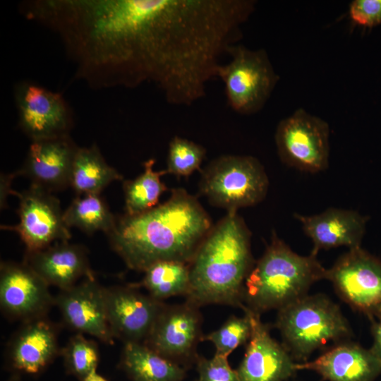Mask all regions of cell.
Returning a JSON list of instances; mask_svg holds the SVG:
<instances>
[{
  "mask_svg": "<svg viewBox=\"0 0 381 381\" xmlns=\"http://www.w3.org/2000/svg\"><path fill=\"white\" fill-rule=\"evenodd\" d=\"M105 301L111 334L125 344L144 343L165 306L133 285L105 288Z\"/></svg>",
  "mask_w": 381,
  "mask_h": 381,
  "instance_id": "11",
  "label": "cell"
},
{
  "mask_svg": "<svg viewBox=\"0 0 381 381\" xmlns=\"http://www.w3.org/2000/svg\"><path fill=\"white\" fill-rule=\"evenodd\" d=\"M227 54L231 60L219 66L217 77L224 84L228 104L240 114H255L266 104L279 76L265 49L251 50L236 44Z\"/></svg>",
  "mask_w": 381,
  "mask_h": 381,
  "instance_id": "6",
  "label": "cell"
},
{
  "mask_svg": "<svg viewBox=\"0 0 381 381\" xmlns=\"http://www.w3.org/2000/svg\"><path fill=\"white\" fill-rule=\"evenodd\" d=\"M63 356L69 372L83 381L96 370L99 361L97 347L80 333L70 339L63 350Z\"/></svg>",
  "mask_w": 381,
  "mask_h": 381,
  "instance_id": "27",
  "label": "cell"
},
{
  "mask_svg": "<svg viewBox=\"0 0 381 381\" xmlns=\"http://www.w3.org/2000/svg\"><path fill=\"white\" fill-rule=\"evenodd\" d=\"M122 365L134 381H181L185 372L143 343H126Z\"/></svg>",
  "mask_w": 381,
  "mask_h": 381,
  "instance_id": "21",
  "label": "cell"
},
{
  "mask_svg": "<svg viewBox=\"0 0 381 381\" xmlns=\"http://www.w3.org/2000/svg\"><path fill=\"white\" fill-rule=\"evenodd\" d=\"M84 381H107L102 376L96 373V370L93 371Z\"/></svg>",
  "mask_w": 381,
  "mask_h": 381,
  "instance_id": "32",
  "label": "cell"
},
{
  "mask_svg": "<svg viewBox=\"0 0 381 381\" xmlns=\"http://www.w3.org/2000/svg\"><path fill=\"white\" fill-rule=\"evenodd\" d=\"M236 212L228 211L212 228L189 263L186 301L198 307L243 306L245 281L254 263L250 233Z\"/></svg>",
  "mask_w": 381,
  "mask_h": 381,
  "instance_id": "2",
  "label": "cell"
},
{
  "mask_svg": "<svg viewBox=\"0 0 381 381\" xmlns=\"http://www.w3.org/2000/svg\"><path fill=\"white\" fill-rule=\"evenodd\" d=\"M276 325L292 358L305 362L315 350L351 334L339 308L321 294L306 295L278 310Z\"/></svg>",
  "mask_w": 381,
  "mask_h": 381,
  "instance_id": "4",
  "label": "cell"
},
{
  "mask_svg": "<svg viewBox=\"0 0 381 381\" xmlns=\"http://www.w3.org/2000/svg\"><path fill=\"white\" fill-rule=\"evenodd\" d=\"M294 218L311 239L312 253L316 255L321 249L360 247L366 223L365 217L356 211L334 207L310 216L296 213Z\"/></svg>",
  "mask_w": 381,
  "mask_h": 381,
  "instance_id": "17",
  "label": "cell"
},
{
  "mask_svg": "<svg viewBox=\"0 0 381 381\" xmlns=\"http://www.w3.org/2000/svg\"><path fill=\"white\" fill-rule=\"evenodd\" d=\"M154 164L153 159L145 162L144 171L139 176L123 182L125 214L135 216L154 208L159 197L167 190L160 179L167 174V171H154Z\"/></svg>",
  "mask_w": 381,
  "mask_h": 381,
  "instance_id": "25",
  "label": "cell"
},
{
  "mask_svg": "<svg viewBox=\"0 0 381 381\" xmlns=\"http://www.w3.org/2000/svg\"><path fill=\"white\" fill-rule=\"evenodd\" d=\"M371 321L373 344L370 350L381 361V318Z\"/></svg>",
  "mask_w": 381,
  "mask_h": 381,
  "instance_id": "31",
  "label": "cell"
},
{
  "mask_svg": "<svg viewBox=\"0 0 381 381\" xmlns=\"http://www.w3.org/2000/svg\"><path fill=\"white\" fill-rule=\"evenodd\" d=\"M274 139L280 159L289 167L310 173L328 167L329 127L320 117L298 109L279 123Z\"/></svg>",
  "mask_w": 381,
  "mask_h": 381,
  "instance_id": "7",
  "label": "cell"
},
{
  "mask_svg": "<svg viewBox=\"0 0 381 381\" xmlns=\"http://www.w3.org/2000/svg\"><path fill=\"white\" fill-rule=\"evenodd\" d=\"M78 147L69 135L32 141L20 170L32 185L49 192L70 186L71 170Z\"/></svg>",
  "mask_w": 381,
  "mask_h": 381,
  "instance_id": "16",
  "label": "cell"
},
{
  "mask_svg": "<svg viewBox=\"0 0 381 381\" xmlns=\"http://www.w3.org/2000/svg\"><path fill=\"white\" fill-rule=\"evenodd\" d=\"M227 356L215 354L211 359L200 358L199 381H241L237 370L229 365Z\"/></svg>",
  "mask_w": 381,
  "mask_h": 381,
  "instance_id": "29",
  "label": "cell"
},
{
  "mask_svg": "<svg viewBox=\"0 0 381 381\" xmlns=\"http://www.w3.org/2000/svg\"><path fill=\"white\" fill-rule=\"evenodd\" d=\"M58 351L55 327L42 317L30 320L16 334L9 347L13 366L37 373L54 358Z\"/></svg>",
  "mask_w": 381,
  "mask_h": 381,
  "instance_id": "20",
  "label": "cell"
},
{
  "mask_svg": "<svg viewBox=\"0 0 381 381\" xmlns=\"http://www.w3.org/2000/svg\"><path fill=\"white\" fill-rule=\"evenodd\" d=\"M25 262L48 285H54L61 290L74 286L82 277H94L84 248L68 241L56 242L42 250L27 252Z\"/></svg>",
  "mask_w": 381,
  "mask_h": 381,
  "instance_id": "19",
  "label": "cell"
},
{
  "mask_svg": "<svg viewBox=\"0 0 381 381\" xmlns=\"http://www.w3.org/2000/svg\"><path fill=\"white\" fill-rule=\"evenodd\" d=\"M14 95L20 127L32 141L68 135L72 114L61 94L32 82H21Z\"/></svg>",
  "mask_w": 381,
  "mask_h": 381,
  "instance_id": "10",
  "label": "cell"
},
{
  "mask_svg": "<svg viewBox=\"0 0 381 381\" xmlns=\"http://www.w3.org/2000/svg\"><path fill=\"white\" fill-rule=\"evenodd\" d=\"M316 254L294 252L275 233L262 257L254 264L244 284L243 305L260 314L307 295L311 285L325 279L326 271Z\"/></svg>",
  "mask_w": 381,
  "mask_h": 381,
  "instance_id": "3",
  "label": "cell"
},
{
  "mask_svg": "<svg viewBox=\"0 0 381 381\" xmlns=\"http://www.w3.org/2000/svg\"><path fill=\"white\" fill-rule=\"evenodd\" d=\"M122 176L109 166L96 145L79 147L73 163L70 186L79 195L99 194L109 184Z\"/></svg>",
  "mask_w": 381,
  "mask_h": 381,
  "instance_id": "22",
  "label": "cell"
},
{
  "mask_svg": "<svg viewBox=\"0 0 381 381\" xmlns=\"http://www.w3.org/2000/svg\"><path fill=\"white\" fill-rule=\"evenodd\" d=\"M250 317L252 330L246 351L237 370L241 381H284L296 370L293 358L274 340L260 314L242 306Z\"/></svg>",
  "mask_w": 381,
  "mask_h": 381,
  "instance_id": "13",
  "label": "cell"
},
{
  "mask_svg": "<svg viewBox=\"0 0 381 381\" xmlns=\"http://www.w3.org/2000/svg\"><path fill=\"white\" fill-rule=\"evenodd\" d=\"M212 228L197 198L175 188L164 203L140 214L116 218L107 236L128 267L144 272L162 260L189 264Z\"/></svg>",
  "mask_w": 381,
  "mask_h": 381,
  "instance_id": "1",
  "label": "cell"
},
{
  "mask_svg": "<svg viewBox=\"0 0 381 381\" xmlns=\"http://www.w3.org/2000/svg\"><path fill=\"white\" fill-rule=\"evenodd\" d=\"M339 296L371 320L381 318V260L361 247L349 249L327 269Z\"/></svg>",
  "mask_w": 381,
  "mask_h": 381,
  "instance_id": "8",
  "label": "cell"
},
{
  "mask_svg": "<svg viewBox=\"0 0 381 381\" xmlns=\"http://www.w3.org/2000/svg\"><path fill=\"white\" fill-rule=\"evenodd\" d=\"M198 308L188 301L164 306L143 344L173 361L191 356L202 337Z\"/></svg>",
  "mask_w": 381,
  "mask_h": 381,
  "instance_id": "14",
  "label": "cell"
},
{
  "mask_svg": "<svg viewBox=\"0 0 381 381\" xmlns=\"http://www.w3.org/2000/svg\"><path fill=\"white\" fill-rule=\"evenodd\" d=\"M200 193L228 211L255 205L265 198L269 181L263 166L252 156L223 155L202 171Z\"/></svg>",
  "mask_w": 381,
  "mask_h": 381,
  "instance_id": "5",
  "label": "cell"
},
{
  "mask_svg": "<svg viewBox=\"0 0 381 381\" xmlns=\"http://www.w3.org/2000/svg\"><path fill=\"white\" fill-rule=\"evenodd\" d=\"M295 368L315 371L329 381H374L381 373V361L370 349L344 343Z\"/></svg>",
  "mask_w": 381,
  "mask_h": 381,
  "instance_id": "18",
  "label": "cell"
},
{
  "mask_svg": "<svg viewBox=\"0 0 381 381\" xmlns=\"http://www.w3.org/2000/svg\"><path fill=\"white\" fill-rule=\"evenodd\" d=\"M11 193L19 198L20 222L6 228L19 234L27 252L38 251L53 242L70 239L71 233L64 220L60 202L50 192L32 185L23 193Z\"/></svg>",
  "mask_w": 381,
  "mask_h": 381,
  "instance_id": "9",
  "label": "cell"
},
{
  "mask_svg": "<svg viewBox=\"0 0 381 381\" xmlns=\"http://www.w3.org/2000/svg\"><path fill=\"white\" fill-rule=\"evenodd\" d=\"M64 220L86 234L102 231L108 235L114 228L116 217L110 212L99 194L79 195L64 212Z\"/></svg>",
  "mask_w": 381,
  "mask_h": 381,
  "instance_id": "23",
  "label": "cell"
},
{
  "mask_svg": "<svg viewBox=\"0 0 381 381\" xmlns=\"http://www.w3.org/2000/svg\"><path fill=\"white\" fill-rule=\"evenodd\" d=\"M205 154L206 150L202 145L175 136L169 144L167 173L188 176L200 169Z\"/></svg>",
  "mask_w": 381,
  "mask_h": 381,
  "instance_id": "26",
  "label": "cell"
},
{
  "mask_svg": "<svg viewBox=\"0 0 381 381\" xmlns=\"http://www.w3.org/2000/svg\"><path fill=\"white\" fill-rule=\"evenodd\" d=\"M349 14L351 20L360 26L381 25V0H353L349 4Z\"/></svg>",
  "mask_w": 381,
  "mask_h": 381,
  "instance_id": "30",
  "label": "cell"
},
{
  "mask_svg": "<svg viewBox=\"0 0 381 381\" xmlns=\"http://www.w3.org/2000/svg\"><path fill=\"white\" fill-rule=\"evenodd\" d=\"M141 282L152 298L162 300L186 295L190 286L189 264L177 260H162L151 265L145 271Z\"/></svg>",
  "mask_w": 381,
  "mask_h": 381,
  "instance_id": "24",
  "label": "cell"
},
{
  "mask_svg": "<svg viewBox=\"0 0 381 381\" xmlns=\"http://www.w3.org/2000/svg\"><path fill=\"white\" fill-rule=\"evenodd\" d=\"M232 316L218 329L202 336V341H211L215 346V354L227 356L238 346L249 340L252 326L249 315Z\"/></svg>",
  "mask_w": 381,
  "mask_h": 381,
  "instance_id": "28",
  "label": "cell"
},
{
  "mask_svg": "<svg viewBox=\"0 0 381 381\" xmlns=\"http://www.w3.org/2000/svg\"><path fill=\"white\" fill-rule=\"evenodd\" d=\"M65 322L72 329L113 342L107 315L105 288L93 277H86L61 293L54 299Z\"/></svg>",
  "mask_w": 381,
  "mask_h": 381,
  "instance_id": "15",
  "label": "cell"
},
{
  "mask_svg": "<svg viewBox=\"0 0 381 381\" xmlns=\"http://www.w3.org/2000/svg\"><path fill=\"white\" fill-rule=\"evenodd\" d=\"M48 284L28 264L1 265L0 303L8 316L28 321L42 318L54 303Z\"/></svg>",
  "mask_w": 381,
  "mask_h": 381,
  "instance_id": "12",
  "label": "cell"
}]
</instances>
